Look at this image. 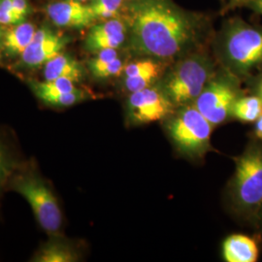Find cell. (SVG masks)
I'll return each mask as SVG.
<instances>
[{
	"mask_svg": "<svg viewBox=\"0 0 262 262\" xmlns=\"http://www.w3.org/2000/svg\"><path fill=\"white\" fill-rule=\"evenodd\" d=\"M127 24L132 48L158 59L178 56L192 35L189 20L168 0H134Z\"/></svg>",
	"mask_w": 262,
	"mask_h": 262,
	"instance_id": "1",
	"label": "cell"
},
{
	"mask_svg": "<svg viewBox=\"0 0 262 262\" xmlns=\"http://www.w3.org/2000/svg\"><path fill=\"white\" fill-rule=\"evenodd\" d=\"M231 196L237 211L257 217L262 209V144L252 143L235 159Z\"/></svg>",
	"mask_w": 262,
	"mask_h": 262,
	"instance_id": "2",
	"label": "cell"
},
{
	"mask_svg": "<svg viewBox=\"0 0 262 262\" xmlns=\"http://www.w3.org/2000/svg\"><path fill=\"white\" fill-rule=\"evenodd\" d=\"M167 131L181 152L202 157L210 148L213 124L194 105H186L169 121Z\"/></svg>",
	"mask_w": 262,
	"mask_h": 262,
	"instance_id": "3",
	"label": "cell"
},
{
	"mask_svg": "<svg viewBox=\"0 0 262 262\" xmlns=\"http://www.w3.org/2000/svg\"><path fill=\"white\" fill-rule=\"evenodd\" d=\"M12 188L28 200L40 226L56 236L62 225L57 199L47 184L35 174L19 175L13 180Z\"/></svg>",
	"mask_w": 262,
	"mask_h": 262,
	"instance_id": "4",
	"label": "cell"
},
{
	"mask_svg": "<svg viewBox=\"0 0 262 262\" xmlns=\"http://www.w3.org/2000/svg\"><path fill=\"white\" fill-rule=\"evenodd\" d=\"M210 69L203 58L193 56L182 60L167 76L162 90L176 107L194 100L209 82Z\"/></svg>",
	"mask_w": 262,
	"mask_h": 262,
	"instance_id": "5",
	"label": "cell"
},
{
	"mask_svg": "<svg viewBox=\"0 0 262 262\" xmlns=\"http://www.w3.org/2000/svg\"><path fill=\"white\" fill-rule=\"evenodd\" d=\"M225 55L228 64L241 75L261 66V29L249 26L232 28L225 39Z\"/></svg>",
	"mask_w": 262,
	"mask_h": 262,
	"instance_id": "6",
	"label": "cell"
},
{
	"mask_svg": "<svg viewBox=\"0 0 262 262\" xmlns=\"http://www.w3.org/2000/svg\"><path fill=\"white\" fill-rule=\"evenodd\" d=\"M239 96L234 84L220 79L208 82L193 105L215 126L231 118L233 105Z\"/></svg>",
	"mask_w": 262,
	"mask_h": 262,
	"instance_id": "7",
	"label": "cell"
},
{
	"mask_svg": "<svg viewBox=\"0 0 262 262\" xmlns=\"http://www.w3.org/2000/svg\"><path fill=\"white\" fill-rule=\"evenodd\" d=\"M176 106L162 89L150 86L131 93L127 100V114L131 122L143 124L168 118Z\"/></svg>",
	"mask_w": 262,
	"mask_h": 262,
	"instance_id": "8",
	"label": "cell"
},
{
	"mask_svg": "<svg viewBox=\"0 0 262 262\" xmlns=\"http://www.w3.org/2000/svg\"><path fill=\"white\" fill-rule=\"evenodd\" d=\"M69 42L70 37L43 26L38 28L32 41L19 56V63L28 68L45 66L49 60L62 53Z\"/></svg>",
	"mask_w": 262,
	"mask_h": 262,
	"instance_id": "9",
	"label": "cell"
},
{
	"mask_svg": "<svg viewBox=\"0 0 262 262\" xmlns=\"http://www.w3.org/2000/svg\"><path fill=\"white\" fill-rule=\"evenodd\" d=\"M48 17L58 28H84L96 21L89 4L71 0H57L46 7Z\"/></svg>",
	"mask_w": 262,
	"mask_h": 262,
	"instance_id": "10",
	"label": "cell"
},
{
	"mask_svg": "<svg viewBox=\"0 0 262 262\" xmlns=\"http://www.w3.org/2000/svg\"><path fill=\"white\" fill-rule=\"evenodd\" d=\"M126 32V25L118 18L93 25L84 40V49L94 54L106 49H118L125 41Z\"/></svg>",
	"mask_w": 262,
	"mask_h": 262,
	"instance_id": "11",
	"label": "cell"
},
{
	"mask_svg": "<svg viewBox=\"0 0 262 262\" xmlns=\"http://www.w3.org/2000/svg\"><path fill=\"white\" fill-rule=\"evenodd\" d=\"M223 256L227 262H256L259 248L256 241L248 235L232 234L223 243Z\"/></svg>",
	"mask_w": 262,
	"mask_h": 262,
	"instance_id": "12",
	"label": "cell"
},
{
	"mask_svg": "<svg viewBox=\"0 0 262 262\" xmlns=\"http://www.w3.org/2000/svg\"><path fill=\"white\" fill-rule=\"evenodd\" d=\"M43 75L46 81L68 79L74 83H79L84 79V70L73 56L60 53L44 66Z\"/></svg>",
	"mask_w": 262,
	"mask_h": 262,
	"instance_id": "13",
	"label": "cell"
},
{
	"mask_svg": "<svg viewBox=\"0 0 262 262\" xmlns=\"http://www.w3.org/2000/svg\"><path fill=\"white\" fill-rule=\"evenodd\" d=\"M36 30L35 26L27 20L4 30L2 53L12 58L21 56L32 41Z\"/></svg>",
	"mask_w": 262,
	"mask_h": 262,
	"instance_id": "14",
	"label": "cell"
},
{
	"mask_svg": "<svg viewBox=\"0 0 262 262\" xmlns=\"http://www.w3.org/2000/svg\"><path fill=\"white\" fill-rule=\"evenodd\" d=\"M77 260L75 250L61 239L53 237L38 250L31 261L73 262Z\"/></svg>",
	"mask_w": 262,
	"mask_h": 262,
	"instance_id": "15",
	"label": "cell"
},
{
	"mask_svg": "<svg viewBox=\"0 0 262 262\" xmlns=\"http://www.w3.org/2000/svg\"><path fill=\"white\" fill-rule=\"evenodd\" d=\"M261 115L262 100L256 94L240 95L231 111V118L242 122H254Z\"/></svg>",
	"mask_w": 262,
	"mask_h": 262,
	"instance_id": "16",
	"label": "cell"
},
{
	"mask_svg": "<svg viewBox=\"0 0 262 262\" xmlns=\"http://www.w3.org/2000/svg\"><path fill=\"white\" fill-rule=\"evenodd\" d=\"M29 86L31 88L32 92L39 97L41 95L46 94H66L71 93L78 90L75 83L68 79H56L51 81H44V82H36V81H30Z\"/></svg>",
	"mask_w": 262,
	"mask_h": 262,
	"instance_id": "17",
	"label": "cell"
},
{
	"mask_svg": "<svg viewBox=\"0 0 262 262\" xmlns=\"http://www.w3.org/2000/svg\"><path fill=\"white\" fill-rule=\"evenodd\" d=\"M123 0H91L90 8L95 20H107L119 17L122 8Z\"/></svg>",
	"mask_w": 262,
	"mask_h": 262,
	"instance_id": "18",
	"label": "cell"
},
{
	"mask_svg": "<svg viewBox=\"0 0 262 262\" xmlns=\"http://www.w3.org/2000/svg\"><path fill=\"white\" fill-rule=\"evenodd\" d=\"M162 71L163 66L160 62L154 58H147L126 64L124 66L122 73L124 78L146 75H156L160 77L162 74Z\"/></svg>",
	"mask_w": 262,
	"mask_h": 262,
	"instance_id": "19",
	"label": "cell"
},
{
	"mask_svg": "<svg viewBox=\"0 0 262 262\" xmlns=\"http://www.w3.org/2000/svg\"><path fill=\"white\" fill-rule=\"evenodd\" d=\"M88 97H89V94L84 91L78 89L71 93L55 94V95L46 94V95H41L38 98L44 103L54 106V107H69V106H73L75 104L83 102Z\"/></svg>",
	"mask_w": 262,
	"mask_h": 262,
	"instance_id": "20",
	"label": "cell"
},
{
	"mask_svg": "<svg viewBox=\"0 0 262 262\" xmlns=\"http://www.w3.org/2000/svg\"><path fill=\"white\" fill-rule=\"evenodd\" d=\"M119 57V53L117 49H106L98 53L90 61L88 66L93 75L95 76L99 71H101L106 66H109L116 58Z\"/></svg>",
	"mask_w": 262,
	"mask_h": 262,
	"instance_id": "21",
	"label": "cell"
},
{
	"mask_svg": "<svg viewBox=\"0 0 262 262\" xmlns=\"http://www.w3.org/2000/svg\"><path fill=\"white\" fill-rule=\"evenodd\" d=\"M26 20L27 19L14 11L11 0H0V25L13 27L23 24Z\"/></svg>",
	"mask_w": 262,
	"mask_h": 262,
	"instance_id": "22",
	"label": "cell"
},
{
	"mask_svg": "<svg viewBox=\"0 0 262 262\" xmlns=\"http://www.w3.org/2000/svg\"><path fill=\"white\" fill-rule=\"evenodd\" d=\"M13 163L10 159L8 151L4 145L0 142V190L9 178L12 172Z\"/></svg>",
	"mask_w": 262,
	"mask_h": 262,
	"instance_id": "23",
	"label": "cell"
},
{
	"mask_svg": "<svg viewBox=\"0 0 262 262\" xmlns=\"http://www.w3.org/2000/svg\"><path fill=\"white\" fill-rule=\"evenodd\" d=\"M124 63L120 57L116 58L108 66H106L101 71H99L96 75L94 76L97 79H107L115 76H119L122 74L124 69Z\"/></svg>",
	"mask_w": 262,
	"mask_h": 262,
	"instance_id": "24",
	"label": "cell"
},
{
	"mask_svg": "<svg viewBox=\"0 0 262 262\" xmlns=\"http://www.w3.org/2000/svg\"><path fill=\"white\" fill-rule=\"evenodd\" d=\"M11 3L14 11L25 19L31 13V6L28 0H11Z\"/></svg>",
	"mask_w": 262,
	"mask_h": 262,
	"instance_id": "25",
	"label": "cell"
},
{
	"mask_svg": "<svg viewBox=\"0 0 262 262\" xmlns=\"http://www.w3.org/2000/svg\"><path fill=\"white\" fill-rule=\"evenodd\" d=\"M253 132H254V136L256 137V139L262 142V115L254 122Z\"/></svg>",
	"mask_w": 262,
	"mask_h": 262,
	"instance_id": "26",
	"label": "cell"
},
{
	"mask_svg": "<svg viewBox=\"0 0 262 262\" xmlns=\"http://www.w3.org/2000/svg\"><path fill=\"white\" fill-rule=\"evenodd\" d=\"M254 94L259 96V98L262 100V76L258 79L256 82L255 86H254Z\"/></svg>",
	"mask_w": 262,
	"mask_h": 262,
	"instance_id": "27",
	"label": "cell"
},
{
	"mask_svg": "<svg viewBox=\"0 0 262 262\" xmlns=\"http://www.w3.org/2000/svg\"><path fill=\"white\" fill-rule=\"evenodd\" d=\"M249 1H250V0H230L228 7H229V8H236V7L241 6V5H243V4L249 2Z\"/></svg>",
	"mask_w": 262,
	"mask_h": 262,
	"instance_id": "28",
	"label": "cell"
},
{
	"mask_svg": "<svg viewBox=\"0 0 262 262\" xmlns=\"http://www.w3.org/2000/svg\"><path fill=\"white\" fill-rule=\"evenodd\" d=\"M2 25H0V57L1 55L3 54L2 53V46H3V36H4V30L3 28H1Z\"/></svg>",
	"mask_w": 262,
	"mask_h": 262,
	"instance_id": "29",
	"label": "cell"
},
{
	"mask_svg": "<svg viewBox=\"0 0 262 262\" xmlns=\"http://www.w3.org/2000/svg\"><path fill=\"white\" fill-rule=\"evenodd\" d=\"M255 8L262 14V0H255Z\"/></svg>",
	"mask_w": 262,
	"mask_h": 262,
	"instance_id": "30",
	"label": "cell"
},
{
	"mask_svg": "<svg viewBox=\"0 0 262 262\" xmlns=\"http://www.w3.org/2000/svg\"><path fill=\"white\" fill-rule=\"evenodd\" d=\"M71 1H78V2H88V1H91V0H71Z\"/></svg>",
	"mask_w": 262,
	"mask_h": 262,
	"instance_id": "31",
	"label": "cell"
},
{
	"mask_svg": "<svg viewBox=\"0 0 262 262\" xmlns=\"http://www.w3.org/2000/svg\"><path fill=\"white\" fill-rule=\"evenodd\" d=\"M258 220H260V222H261L262 224V209L261 212H260V214H259V216H258Z\"/></svg>",
	"mask_w": 262,
	"mask_h": 262,
	"instance_id": "32",
	"label": "cell"
}]
</instances>
